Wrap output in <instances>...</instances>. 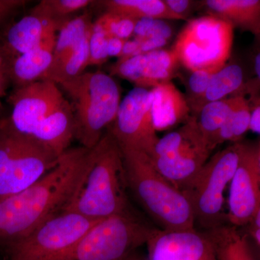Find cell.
Wrapping results in <instances>:
<instances>
[{
    "mask_svg": "<svg viewBox=\"0 0 260 260\" xmlns=\"http://www.w3.org/2000/svg\"><path fill=\"white\" fill-rule=\"evenodd\" d=\"M89 149L70 148L44 177L0 200V248L11 244L62 211L83 170Z\"/></svg>",
    "mask_w": 260,
    "mask_h": 260,
    "instance_id": "cell-1",
    "label": "cell"
},
{
    "mask_svg": "<svg viewBox=\"0 0 260 260\" xmlns=\"http://www.w3.org/2000/svg\"><path fill=\"white\" fill-rule=\"evenodd\" d=\"M120 147L108 129L89 149L86 160L68 203L61 212H72L93 220L132 212Z\"/></svg>",
    "mask_w": 260,
    "mask_h": 260,
    "instance_id": "cell-2",
    "label": "cell"
},
{
    "mask_svg": "<svg viewBox=\"0 0 260 260\" xmlns=\"http://www.w3.org/2000/svg\"><path fill=\"white\" fill-rule=\"evenodd\" d=\"M121 150L128 189L160 230H194V215L185 194L162 177L148 154Z\"/></svg>",
    "mask_w": 260,
    "mask_h": 260,
    "instance_id": "cell-3",
    "label": "cell"
},
{
    "mask_svg": "<svg viewBox=\"0 0 260 260\" xmlns=\"http://www.w3.org/2000/svg\"><path fill=\"white\" fill-rule=\"evenodd\" d=\"M58 85L71 99L75 138L83 148H93L115 120L121 103L119 85L102 71L83 73Z\"/></svg>",
    "mask_w": 260,
    "mask_h": 260,
    "instance_id": "cell-4",
    "label": "cell"
},
{
    "mask_svg": "<svg viewBox=\"0 0 260 260\" xmlns=\"http://www.w3.org/2000/svg\"><path fill=\"white\" fill-rule=\"evenodd\" d=\"M59 157L40 143L20 134L9 119L0 124V200L17 194L44 177Z\"/></svg>",
    "mask_w": 260,
    "mask_h": 260,
    "instance_id": "cell-5",
    "label": "cell"
},
{
    "mask_svg": "<svg viewBox=\"0 0 260 260\" xmlns=\"http://www.w3.org/2000/svg\"><path fill=\"white\" fill-rule=\"evenodd\" d=\"M241 150L239 141L214 154L183 192L190 203L194 223L205 232L228 223L224 194L237 169Z\"/></svg>",
    "mask_w": 260,
    "mask_h": 260,
    "instance_id": "cell-6",
    "label": "cell"
},
{
    "mask_svg": "<svg viewBox=\"0 0 260 260\" xmlns=\"http://www.w3.org/2000/svg\"><path fill=\"white\" fill-rule=\"evenodd\" d=\"M156 230L133 211L112 215L94 224L65 260H125Z\"/></svg>",
    "mask_w": 260,
    "mask_h": 260,
    "instance_id": "cell-7",
    "label": "cell"
},
{
    "mask_svg": "<svg viewBox=\"0 0 260 260\" xmlns=\"http://www.w3.org/2000/svg\"><path fill=\"white\" fill-rule=\"evenodd\" d=\"M234 28L215 15L193 19L179 32L172 51L189 71L222 69L232 54Z\"/></svg>",
    "mask_w": 260,
    "mask_h": 260,
    "instance_id": "cell-8",
    "label": "cell"
},
{
    "mask_svg": "<svg viewBox=\"0 0 260 260\" xmlns=\"http://www.w3.org/2000/svg\"><path fill=\"white\" fill-rule=\"evenodd\" d=\"M210 154L196 118L191 117L179 129L159 138L153 154L149 157L162 177L184 192Z\"/></svg>",
    "mask_w": 260,
    "mask_h": 260,
    "instance_id": "cell-9",
    "label": "cell"
},
{
    "mask_svg": "<svg viewBox=\"0 0 260 260\" xmlns=\"http://www.w3.org/2000/svg\"><path fill=\"white\" fill-rule=\"evenodd\" d=\"M98 221L61 212L6 249L8 260H65L80 238Z\"/></svg>",
    "mask_w": 260,
    "mask_h": 260,
    "instance_id": "cell-10",
    "label": "cell"
},
{
    "mask_svg": "<svg viewBox=\"0 0 260 260\" xmlns=\"http://www.w3.org/2000/svg\"><path fill=\"white\" fill-rule=\"evenodd\" d=\"M151 89L135 88L121 101L117 115L109 128L121 149L153 153L159 138L152 118Z\"/></svg>",
    "mask_w": 260,
    "mask_h": 260,
    "instance_id": "cell-11",
    "label": "cell"
},
{
    "mask_svg": "<svg viewBox=\"0 0 260 260\" xmlns=\"http://www.w3.org/2000/svg\"><path fill=\"white\" fill-rule=\"evenodd\" d=\"M230 184L228 223L246 226L260 210L259 141H242L240 158Z\"/></svg>",
    "mask_w": 260,
    "mask_h": 260,
    "instance_id": "cell-12",
    "label": "cell"
},
{
    "mask_svg": "<svg viewBox=\"0 0 260 260\" xmlns=\"http://www.w3.org/2000/svg\"><path fill=\"white\" fill-rule=\"evenodd\" d=\"M64 99L59 85L51 80L18 87L8 99L13 108L10 124L18 133L30 137L38 124Z\"/></svg>",
    "mask_w": 260,
    "mask_h": 260,
    "instance_id": "cell-13",
    "label": "cell"
},
{
    "mask_svg": "<svg viewBox=\"0 0 260 260\" xmlns=\"http://www.w3.org/2000/svg\"><path fill=\"white\" fill-rule=\"evenodd\" d=\"M144 260H218L206 232L164 231L157 229L146 244Z\"/></svg>",
    "mask_w": 260,
    "mask_h": 260,
    "instance_id": "cell-14",
    "label": "cell"
},
{
    "mask_svg": "<svg viewBox=\"0 0 260 260\" xmlns=\"http://www.w3.org/2000/svg\"><path fill=\"white\" fill-rule=\"evenodd\" d=\"M179 63L174 51L158 49L117 61L111 67V73L134 84L135 88H153L172 81Z\"/></svg>",
    "mask_w": 260,
    "mask_h": 260,
    "instance_id": "cell-15",
    "label": "cell"
},
{
    "mask_svg": "<svg viewBox=\"0 0 260 260\" xmlns=\"http://www.w3.org/2000/svg\"><path fill=\"white\" fill-rule=\"evenodd\" d=\"M68 21V20H67ZM66 21H56L31 11L13 24L2 47L10 63L17 56L37 47L52 32H58Z\"/></svg>",
    "mask_w": 260,
    "mask_h": 260,
    "instance_id": "cell-16",
    "label": "cell"
},
{
    "mask_svg": "<svg viewBox=\"0 0 260 260\" xmlns=\"http://www.w3.org/2000/svg\"><path fill=\"white\" fill-rule=\"evenodd\" d=\"M30 138L58 157L64 153L75 138V116L70 102L64 99L38 124Z\"/></svg>",
    "mask_w": 260,
    "mask_h": 260,
    "instance_id": "cell-17",
    "label": "cell"
},
{
    "mask_svg": "<svg viewBox=\"0 0 260 260\" xmlns=\"http://www.w3.org/2000/svg\"><path fill=\"white\" fill-rule=\"evenodd\" d=\"M152 118L156 132L167 131L191 119L189 102L172 81L151 88Z\"/></svg>",
    "mask_w": 260,
    "mask_h": 260,
    "instance_id": "cell-18",
    "label": "cell"
},
{
    "mask_svg": "<svg viewBox=\"0 0 260 260\" xmlns=\"http://www.w3.org/2000/svg\"><path fill=\"white\" fill-rule=\"evenodd\" d=\"M56 35V32H51L37 47L10 63L7 75L17 88L40 80L50 68Z\"/></svg>",
    "mask_w": 260,
    "mask_h": 260,
    "instance_id": "cell-19",
    "label": "cell"
},
{
    "mask_svg": "<svg viewBox=\"0 0 260 260\" xmlns=\"http://www.w3.org/2000/svg\"><path fill=\"white\" fill-rule=\"evenodd\" d=\"M205 5L215 16L259 36V0H208Z\"/></svg>",
    "mask_w": 260,
    "mask_h": 260,
    "instance_id": "cell-20",
    "label": "cell"
},
{
    "mask_svg": "<svg viewBox=\"0 0 260 260\" xmlns=\"http://www.w3.org/2000/svg\"><path fill=\"white\" fill-rule=\"evenodd\" d=\"M107 13L135 20L142 18L161 20H185L176 15L162 0H107L102 1Z\"/></svg>",
    "mask_w": 260,
    "mask_h": 260,
    "instance_id": "cell-21",
    "label": "cell"
},
{
    "mask_svg": "<svg viewBox=\"0 0 260 260\" xmlns=\"http://www.w3.org/2000/svg\"><path fill=\"white\" fill-rule=\"evenodd\" d=\"M213 242L218 260H255L245 234L226 223L206 231Z\"/></svg>",
    "mask_w": 260,
    "mask_h": 260,
    "instance_id": "cell-22",
    "label": "cell"
},
{
    "mask_svg": "<svg viewBox=\"0 0 260 260\" xmlns=\"http://www.w3.org/2000/svg\"><path fill=\"white\" fill-rule=\"evenodd\" d=\"M244 97V95L239 94L229 99L208 103L200 109L199 119H197V122L210 151L214 150V140L219 130Z\"/></svg>",
    "mask_w": 260,
    "mask_h": 260,
    "instance_id": "cell-23",
    "label": "cell"
},
{
    "mask_svg": "<svg viewBox=\"0 0 260 260\" xmlns=\"http://www.w3.org/2000/svg\"><path fill=\"white\" fill-rule=\"evenodd\" d=\"M92 25L91 17L89 14L80 15L65 22L56 35L52 62L47 70L55 68L76 49Z\"/></svg>",
    "mask_w": 260,
    "mask_h": 260,
    "instance_id": "cell-24",
    "label": "cell"
},
{
    "mask_svg": "<svg viewBox=\"0 0 260 260\" xmlns=\"http://www.w3.org/2000/svg\"><path fill=\"white\" fill-rule=\"evenodd\" d=\"M243 79V70L239 65H225L213 75L204 95L194 106L195 109L200 111L208 103L225 99L237 91L242 86Z\"/></svg>",
    "mask_w": 260,
    "mask_h": 260,
    "instance_id": "cell-25",
    "label": "cell"
},
{
    "mask_svg": "<svg viewBox=\"0 0 260 260\" xmlns=\"http://www.w3.org/2000/svg\"><path fill=\"white\" fill-rule=\"evenodd\" d=\"M91 31L92 28L78 47L72 51L57 66L53 69L47 70L40 80H51L59 85L83 74L85 68L88 67L90 57L89 42Z\"/></svg>",
    "mask_w": 260,
    "mask_h": 260,
    "instance_id": "cell-26",
    "label": "cell"
},
{
    "mask_svg": "<svg viewBox=\"0 0 260 260\" xmlns=\"http://www.w3.org/2000/svg\"><path fill=\"white\" fill-rule=\"evenodd\" d=\"M251 109L250 102L244 96L219 130L214 140V149L226 141L233 143L242 141V137L249 131Z\"/></svg>",
    "mask_w": 260,
    "mask_h": 260,
    "instance_id": "cell-27",
    "label": "cell"
},
{
    "mask_svg": "<svg viewBox=\"0 0 260 260\" xmlns=\"http://www.w3.org/2000/svg\"><path fill=\"white\" fill-rule=\"evenodd\" d=\"M93 3L90 0H43L32 11L53 20L67 21L68 15Z\"/></svg>",
    "mask_w": 260,
    "mask_h": 260,
    "instance_id": "cell-28",
    "label": "cell"
},
{
    "mask_svg": "<svg viewBox=\"0 0 260 260\" xmlns=\"http://www.w3.org/2000/svg\"><path fill=\"white\" fill-rule=\"evenodd\" d=\"M137 20L107 13L93 23V28L105 32L109 37L129 40V37L133 35Z\"/></svg>",
    "mask_w": 260,
    "mask_h": 260,
    "instance_id": "cell-29",
    "label": "cell"
},
{
    "mask_svg": "<svg viewBox=\"0 0 260 260\" xmlns=\"http://www.w3.org/2000/svg\"><path fill=\"white\" fill-rule=\"evenodd\" d=\"M136 39L162 38L169 41L173 36L171 25L161 19L142 18L137 20L133 32Z\"/></svg>",
    "mask_w": 260,
    "mask_h": 260,
    "instance_id": "cell-30",
    "label": "cell"
},
{
    "mask_svg": "<svg viewBox=\"0 0 260 260\" xmlns=\"http://www.w3.org/2000/svg\"><path fill=\"white\" fill-rule=\"evenodd\" d=\"M108 39L109 37L102 31L92 26L90 42H89L88 66L92 65H101L107 61L109 56L107 52Z\"/></svg>",
    "mask_w": 260,
    "mask_h": 260,
    "instance_id": "cell-31",
    "label": "cell"
},
{
    "mask_svg": "<svg viewBox=\"0 0 260 260\" xmlns=\"http://www.w3.org/2000/svg\"><path fill=\"white\" fill-rule=\"evenodd\" d=\"M220 70L205 69L191 72L188 85L192 95L191 99L195 102L194 105L204 95L213 75Z\"/></svg>",
    "mask_w": 260,
    "mask_h": 260,
    "instance_id": "cell-32",
    "label": "cell"
},
{
    "mask_svg": "<svg viewBox=\"0 0 260 260\" xmlns=\"http://www.w3.org/2000/svg\"><path fill=\"white\" fill-rule=\"evenodd\" d=\"M26 3L24 0H0V24Z\"/></svg>",
    "mask_w": 260,
    "mask_h": 260,
    "instance_id": "cell-33",
    "label": "cell"
},
{
    "mask_svg": "<svg viewBox=\"0 0 260 260\" xmlns=\"http://www.w3.org/2000/svg\"><path fill=\"white\" fill-rule=\"evenodd\" d=\"M168 40L162 38H150V39L142 40L138 55L144 53L150 52L158 49H161L164 46L167 45Z\"/></svg>",
    "mask_w": 260,
    "mask_h": 260,
    "instance_id": "cell-34",
    "label": "cell"
},
{
    "mask_svg": "<svg viewBox=\"0 0 260 260\" xmlns=\"http://www.w3.org/2000/svg\"><path fill=\"white\" fill-rule=\"evenodd\" d=\"M141 42V39H136V38L133 40H126L118 61H123L133 56L138 55Z\"/></svg>",
    "mask_w": 260,
    "mask_h": 260,
    "instance_id": "cell-35",
    "label": "cell"
},
{
    "mask_svg": "<svg viewBox=\"0 0 260 260\" xmlns=\"http://www.w3.org/2000/svg\"><path fill=\"white\" fill-rule=\"evenodd\" d=\"M164 3L173 13L185 18L184 14L190 8L191 2L189 0H165Z\"/></svg>",
    "mask_w": 260,
    "mask_h": 260,
    "instance_id": "cell-36",
    "label": "cell"
},
{
    "mask_svg": "<svg viewBox=\"0 0 260 260\" xmlns=\"http://www.w3.org/2000/svg\"><path fill=\"white\" fill-rule=\"evenodd\" d=\"M126 40L116 37H109L108 39L107 52L109 57H119L121 54L123 47Z\"/></svg>",
    "mask_w": 260,
    "mask_h": 260,
    "instance_id": "cell-37",
    "label": "cell"
},
{
    "mask_svg": "<svg viewBox=\"0 0 260 260\" xmlns=\"http://www.w3.org/2000/svg\"><path fill=\"white\" fill-rule=\"evenodd\" d=\"M249 130L256 135L260 133V106L259 102L256 103L255 107L251 109Z\"/></svg>",
    "mask_w": 260,
    "mask_h": 260,
    "instance_id": "cell-38",
    "label": "cell"
},
{
    "mask_svg": "<svg viewBox=\"0 0 260 260\" xmlns=\"http://www.w3.org/2000/svg\"><path fill=\"white\" fill-rule=\"evenodd\" d=\"M247 225H249L251 237L254 239L256 245L260 244V210L254 215L251 221Z\"/></svg>",
    "mask_w": 260,
    "mask_h": 260,
    "instance_id": "cell-39",
    "label": "cell"
},
{
    "mask_svg": "<svg viewBox=\"0 0 260 260\" xmlns=\"http://www.w3.org/2000/svg\"><path fill=\"white\" fill-rule=\"evenodd\" d=\"M8 80L9 79L7 73L4 71H0V99L5 95Z\"/></svg>",
    "mask_w": 260,
    "mask_h": 260,
    "instance_id": "cell-40",
    "label": "cell"
},
{
    "mask_svg": "<svg viewBox=\"0 0 260 260\" xmlns=\"http://www.w3.org/2000/svg\"><path fill=\"white\" fill-rule=\"evenodd\" d=\"M8 67H9V61L5 56L3 48L0 47V71L8 73Z\"/></svg>",
    "mask_w": 260,
    "mask_h": 260,
    "instance_id": "cell-41",
    "label": "cell"
},
{
    "mask_svg": "<svg viewBox=\"0 0 260 260\" xmlns=\"http://www.w3.org/2000/svg\"><path fill=\"white\" fill-rule=\"evenodd\" d=\"M260 56L259 54H258L256 56L255 58V64H254V68H255V72L256 74V78L259 81L260 78Z\"/></svg>",
    "mask_w": 260,
    "mask_h": 260,
    "instance_id": "cell-42",
    "label": "cell"
},
{
    "mask_svg": "<svg viewBox=\"0 0 260 260\" xmlns=\"http://www.w3.org/2000/svg\"><path fill=\"white\" fill-rule=\"evenodd\" d=\"M125 260H144L142 259L139 256L136 255V254H133L131 256H129V257L126 258Z\"/></svg>",
    "mask_w": 260,
    "mask_h": 260,
    "instance_id": "cell-43",
    "label": "cell"
},
{
    "mask_svg": "<svg viewBox=\"0 0 260 260\" xmlns=\"http://www.w3.org/2000/svg\"><path fill=\"white\" fill-rule=\"evenodd\" d=\"M2 120H0V124H1Z\"/></svg>",
    "mask_w": 260,
    "mask_h": 260,
    "instance_id": "cell-44",
    "label": "cell"
}]
</instances>
